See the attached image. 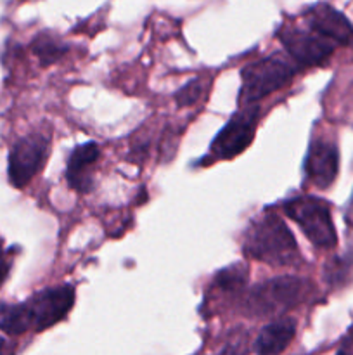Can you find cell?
<instances>
[{
  "instance_id": "cell-5",
  "label": "cell",
  "mask_w": 353,
  "mask_h": 355,
  "mask_svg": "<svg viewBox=\"0 0 353 355\" xmlns=\"http://www.w3.org/2000/svg\"><path fill=\"white\" fill-rule=\"evenodd\" d=\"M51 139L44 134H30L19 139L9 153V180L14 187H24L44 166Z\"/></svg>"
},
{
  "instance_id": "cell-7",
  "label": "cell",
  "mask_w": 353,
  "mask_h": 355,
  "mask_svg": "<svg viewBox=\"0 0 353 355\" xmlns=\"http://www.w3.org/2000/svg\"><path fill=\"white\" fill-rule=\"evenodd\" d=\"M75 304V290L68 284L57 288H47L26 302L31 328L37 331L51 328L68 315Z\"/></svg>"
},
{
  "instance_id": "cell-14",
  "label": "cell",
  "mask_w": 353,
  "mask_h": 355,
  "mask_svg": "<svg viewBox=\"0 0 353 355\" xmlns=\"http://www.w3.org/2000/svg\"><path fill=\"white\" fill-rule=\"evenodd\" d=\"M33 52L35 55L40 59L42 66H48L62 58V54L66 52V45L54 40V38L38 37L37 40L33 42Z\"/></svg>"
},
{
  "instance_id": "cell-3",
  "label": "cell",
  "mask_w": 353,
  "mask_h": 355,
  "mask_svg": "<svg viewBox=\"0 0 353 355\" xmlns=\"http://www.w3.org/2000/svg\"><path fill=\"white\" fill-rule=\"evenodd\" d=\"M294 68L279 55H270L242 69L241 103L255 104L291 82Z\"/></svg>"
},
{
  "instance_id": "cell-4",
  "label": "cell",
  "mask_w": 353,
  "mask_h": 355,
  "mask_svg": "<svg viewBox=\"0 0 353 355\" xmlns=\"http://www.w3.org/2000/svg\"><path fill=\"white\" fill-rule=\"evenodd\" d=\"M303 291L305 283L298 277H275L253 288L248 298V309L255 315L280 314L300 304Z\"/></svg>"
},
{
  "instance_id": "cell-2",
  "label": "cell",
  "mask_w": 353,
  "mask_h": 355,
  "mask_svg": "<svg viewBox=\"0 0 353 355\" xmlns=\"http://www.w3.org/2000/svg\"><path fill=\"white\" fill-rule=\"evenodd\" d=\"M287 217L293 218L308 241L317 248H334L338 243L331 208L325 201L314 196H300L284 205Z\"/></svg>"
},
{
  "instance_id": "cell-18",
  "label": "cell",
  "mask_w": 353,
  "mask_h": 355,
  "mask_svg": "<svg viewBox=\"0 0 353 355\" xmlns=\"http://www.w3.org/2000/svg\"><path fill=\"white\" fill-rule=\"evenodd\" d=\"M7 270H9V266H7V263L3 262L2 257H0V284H2L3 281H6V277H7Z\"/></svg>"
},
{
  "instance_id": "cell-1",
  "label": "cell",
  "mask_w": 353,
  "mask_h": 355,
  "mask_svg": "<svg viewBox=\"0 0 353 355\" xmlns=\"http://www.w3.org/2000/svg\"><path fill=\"white\" fill-rule=\"evenodd\" d=\"M244 253L270 266H293L300 257L293 232L277 215H266L249 227Z\"/></svg>"
},
{
  "instance_id": "cell-13",
  "label": "cell",
  "mask_w": 353,
  "mask_h": 355,
  "mask_svg": "<svg viewBox=\"0 0 353 355\" xmlns=\"http://www.w3.org/2000/svg\"><path fill=\"white\" fill-rule=\"evenodd\" d=\"M31 328L26 304H0V329L9 335H21Z\"/></svg>"
},
{
  "instance_id": "cell-8",
  "label": "cell",
  "mask_w": 353,
  "mask_h": 355,
  "mask_svg": "<svg viewBox=\"0 0 353 355\" xmlns=\"http://www.w3.org/2000/svg\"><path fill=\"white\" fill-rule=\"evenodd\" d=\"M279 38L284 44V47L287 49V52H289L300 64L305 66L320 64V62H324L325 59L334 52L336 45H338L334 40L317 33V31H314L311 28L310 31L286 28V30L280 31Z\"/></svg>"
},
{
  "instance_id": "cell-6",
  "label": "cell",
  "mask_w": 353,
  "mask_h": 355,
  "mask_svg": "<svg viewBox=\"0 0 353 355\" xmlns=\"http://www.w3.org/2000/svg\"><path fill=\"white\" fill-rule=\"evenodd\" d=\"M258 114L260 110L253 104H246L244 110L234 114L211 144L215 156L220 159H230L241 155L255 137Z\"/></svg>"
},
{
  "instance_id": "cell-10",
  "label": "cell",
  "mask_w": 353,
  "mask_h": 355,
  "mask_svg": "<svg viewBox=\"0 0 353 355\" xmlns=\"http://www.w3.org/2000/svg\"><path fill=\"white\" fill-rule=\"evenodd\" d=\"M308 28L331 38L338 45H350L353 42V26L350 21L341 12L325 3H320L310 10Z\"/></svg>"
},
{
  "instance_id": "cell-15",
  "label": "cell",
  "mask_w": 353,
  "mask_h": 355,
  "mask_svg": "<svg viewBox=\"0 0 353 355\" xmlns=\"http://www.w3.org/2000/svg\"><path fill=\"white\" fill-rule=\"evenodd\" d=\"M246 279H248V272H246L244 267L234 266L230 269L221 270L217 276V286H220L221 290L235 291L241 290L246 284Z\"/></svg>"
},
{
  "instance_id": "cell-16",
  "label": "cell",
  "mask_w": 353,
  "mask_h": 355,
  "mask_svg": "<svg viewBox=\"0 0 353 355\" xmlns=\"http://www.w3.org/2000/svg\"><path fill=\"white\" fill-rule=\"evenodd\" d=\"M203 94H204V80L196 78V80H192V82L187 83V85H183L182 89L176 92V96H175L176 104L182 107L192 106V104H196L197 101L203 97Z\"/></svg>"
},
{
  "instance_id": "cell-19",
  "label": "cell",
  "mask_w": 353,
  "mask_h": 355,
  "mask_svg": "<svg viewBox=\"0 0 353 355\" xmlns=\"http://www.w3.org/2000/svg\"><path fill=\"white\" fill-rule=\"evenodd\" d=\"M2 347H3V338H2V336H0V349H2Z\"/></svg>"
},
{
  "instance_id": "cell-17",
  "label": "cell",
  "mask_w": 353,
  "mask_h": 355,
  "mask_svg": "<svg viewBox=\"0 0 353 355\" xmlns=\"http://www.w3.org/2000/svg\"><path fill=\"white\" fill-rule=\"evenodd\" d=\"M339 352H353V329L348 333V336L343 340V347L339 349Z\"/></svg>"
},
{
  "instance_id": "cell-11",
  "label": "cell",
  "mask_w": 353,
  "mask_h": 355,
  "mask_svg": "<svg viewBox=\"0 0 353 355\" xmlns=\"http://www.w3.org/2000/svg\"><path fill=\"white\" fill-rule=\"evenodd\" d=\"M100 156V149L96 142H87V144L78 146L71 153L66 166V180L69 186L76 191L87 193L92 186V177H90V168L97 163Z\"/></svg>"
},
{
  "instance_id": "cell-12",
  "label": "cell",
  "mask_w": 353,
  "mask_h": 355,
  "mask_svg": "<svg viewBox=\"0 0 353 355\" xmlns=\"http://www.w3.org/2000/svg\"><path fill=\"white\" fill-rule=\"evenodd\" d=\"M296 335V321L294 319H279L270 322L262 329L255 342V352L262 355L280 354L287 349Z\"/></svg>"
},
{
  "instance_id": "cell-9",
  "label": "cell",
  "mask_w": 353,
  "mask_h": 355,
  "mask_svg": "<svg viewBox=\"0 0 353 355\" xmlns=\"http://www.w3.org/2000/svg\"><path fill=\"white\" fill-rule=\"evenodd\" d=\"M339 170V153L332 142L318 139L311 142L305 162L308 180L318 189H327L336 180Z\"/></svg>"
}]
</instances>
